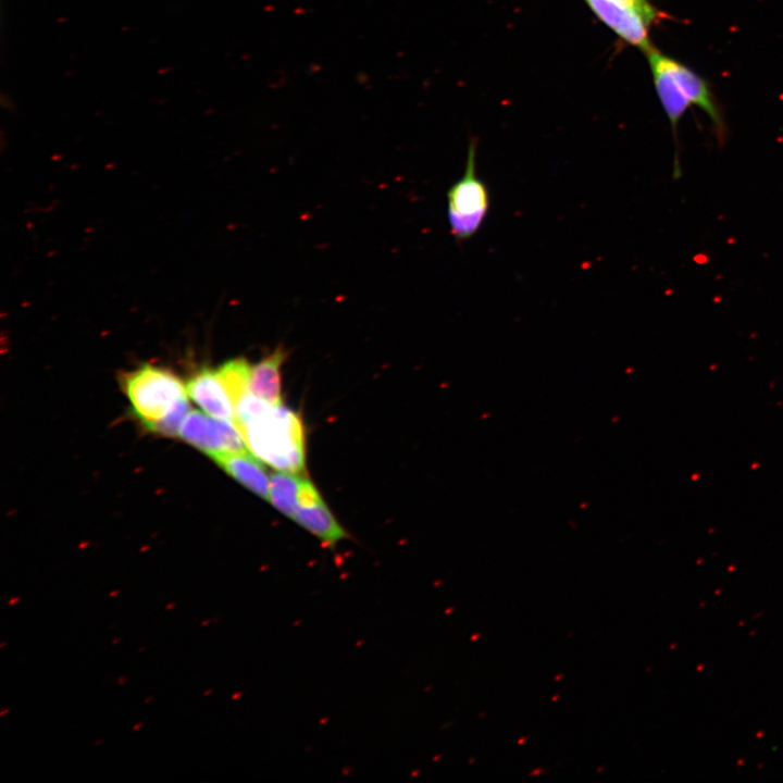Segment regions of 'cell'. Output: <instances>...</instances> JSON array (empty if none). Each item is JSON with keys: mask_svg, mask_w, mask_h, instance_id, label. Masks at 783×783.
Listing matches in <instances>:
<instances>
[{"mask_svg": "<svg viewBox=\"0 0 783 783\" xmlns=\"http://www.w3.org/2000/svg\"><path fill=\"white\" fill-rule=\"evenodd\" d=\"M643 14L649 24L659 21L662 13L659 12L648 0H619Z\"/></svg>", "mask_w": 783, "mask_h": 783, "instance_id": "15", "label": "cell"}, {"mask_svg": "<svg viewBox=\"0 0 783 783\" xmlns=\"http://www.w3.org/2000/svg\"><path fill=\"white\" fill-rule=\"evenodd\" d=\"M119 593H120V591H112V592L110 593V597H113V596H115V595L119 594Z\"/></svg>", "mask_w": 783, "mask_h": 783, "instance_id": "20", "label": "cell"}, {"mask_svg": "<svg viewBox=\"0 0 783 783\" xmlns=\"http://www.w3.org/2000/svg\"><path fill=\"white\" fill-rule=\"evenodd\" d=\"M596 16L627 44L645 53L654 47L649 39L648 21L634 8L619 0H585Z\"/></svg>", "mask_w": 783, "mask_h": 783, "instance_id": "6", "label": "cell"}, {"mask_svg": "<svg viewBox=\"0 0 783 783\" xmlns=\"http://www.w3.org/2000/svg\"><path fill=\"white\" fill-rule=\"evenodd\" d=\"M212 459L245 487L269 500L270 477L265 468L249 452L222 453Z\"/></svg>", "mask_w": 783, "mask_h": 783, "instance_id": "11", "label": "cell"}, {"mask_svg": "<svg viewBox=\"0 0 783 783\" xmlns=\"http://www.w3.org/2000/svg\"><path fill=\"white\" fill-rule=\"evenodd\" d=\"M125 681H126V676H121V678H119L117 683L120 685H122V684H124Z\"/></svg>", "mask_w": 783, "mask_h": 783, "instance_id": "17", "label": "cell"}, {"mask_svg": "<svg viewBox=\"0 0 783 783\" xmlns=\"http://www.w3.org/2000/svg\"><path fill=\"white\" fill-rule=\"evenodd\" d=\"M20 599H21V597H13L8 601V605H10V606L14 605V604L18 602Z\"/></svg>", "mask_w": 783, "mask_h": 783, "instance_id": "16", "label": "cell"}, {"mask_svg": "<svg viewBox=\"0 0 783 783\" xmlns=\"http://www.w3.org/2000/svg\"><path fill=\"white\" fill-rule=\"evenodd\" d=\"M8 712H10V709H9V708H8V709H4V710H2L0 714H1V716H4V714H7Z\"/></svg>", "mask_w": 783, "mask_h": 783, "instance_id": "21", "label": "cell"}, {"mask_svg": "<svg viewBox=\"0 0 783 783\" xmlns=\"http://www.w3.org/2000/svg\"><path fill=\"white\" fill-rule=\"evenodd\" d=\"M302 478L297 473L284 471L271 475L269 501L289 518L296 511Z\"/></svg>", "mask_w": 783, "mask_h": 783, "instance_id": "12", "label": "cell"}, {"mask_svg": "<svg viewBox=\"0 0 783 783\" xmlns=\"http://www.w3.org/2000/svg\"><path fill=\"white\" fill-rule=\"evenodd\" d=\"M175 606H176L175 602H171V604H169V605L165 606V609H166V610H170V609H172V608L175 607Z\"/></svg>", "mask_w": 783, "mask_h": 783, "instance_id": "18", "label": "cell"}, {"mask_svg": "<svg viewBox=\"0 0 783 783\" xmlns=\"http://www.w3.org/2000/svg\"><path fill=\"white\" fill-rule=\"evenodd\" d=\"M210 692H211V691H207V692L204 693V695H208V694H210Z\"/></svg>", "mask_w": 783, "mask_h": 783, "instance_id": "26", "label": "cell"}, {"mask_svg": "<svg viewBox=\"0 0 783 783\" xmlns=\"http://www.w3.org/2000/svg\"><path fill=\"white\" fill-rule=\"evenodd\" d=\"M121 384L133 413L146 430L187 399L183 382L161 366L145 364L123 374Z\"/></svg>", "mask_w": 783, "mask_h": 783, "instance_id": "2", "label": "cell"}, {"mask_svg": "<svg viewBox=\"0 0 783 783\" xmlns=\"http://www.w3.org/2000/svg\"><path fill=\"white\" fill-rule=\"evenodd\" d=\"M151 699H152V697L147 698V699L145 700V704H148Z\"/></svg>", "mask_w": 783, "mask_h": 783, "instance_id": "23", "label": "cell"}, {"mask_svg": "<svg viewBox=\"0 0 783 783\" xmlns=\"http://www.w3.org/2000/svg\"><path fill=\"white\" fill-rule=\"evenodd\" d=\"M234 424L257 458L279 471H303V426L295 412L249 393L235 407Z\"/></svg>", "mask_w": 783, "mask_h": 783, "instance_id": "1", "label": "cell"}, {"mask_svg": "<svg viewBox=\"0 0 783 783\" xmlns=\"http://www.w3.org/2000/svg\"><path fill=\"white\" fill-rule=\"evenodd\" d=\"M490 207L489 190L476 174V140L468 147L462 176L447 191V220L458 243L471 239L483 225Z\"/></svg>", "mask_w": 783, "mask_h": 783, "instance_id": "3", "label": "cell"}, {"mask_svg": "<svg viewBox=\"0 0 783 783\" xmlns=\"http://www.w3.org/2000/svg\"><path fill=\"white\" fill-rule=\"evenodd\" d=\"M141 725H142V723H137L133 726V730L136 731V730L140 729Z\"/></svg>", "mask_w": 783, "mask_h": 783, "instance_id": "19", "label": "cell"}, {"mask_svg": "<svg viewBox=\"0 0 783 783\" xmlns=\"http://www.w3.org/2000/svg\"><path fill=\"white\" fill-rule=\"evenodd\" d=\"M291 519L319 538L325 547L333 548L348 537L314 485L306 477L302 478L298 505Z\"/></svg>", "mask_w": 783, "mask_h": 783, "instance_id": "5", "label": "cell"}, {"mask_svg": "<svg viewBox=\"0 0 783 783\" xmlns=\"http://www.w3.org/2000/svg\"><path fill=\"white\" fill-rule=\"evenodd\" d=\"M216 373L235 407L247 396L251 375V366L244 358L229 360L216 369Z\"/></svg>", "mask_w": 783, "mask_h": 783, "instance_id": "13", "label": "cell"}, {"mask_svg": "<svg viewBox=\"0 0 783 783\" xmlns=\"http://www.w3.org/2000/svg\"><path fill=\"white\" fill-rule=\"evenodd\" d=\"M286 357L279 346L251 368L250 394L271 406H282L281 368Z\"/></svg>", "mask_w": 783, "mask_h": 783, "instance_id": "10", "label": "cell"}, {"mask_svg": "<svg viewBox=\"0 0 783 783\" xmlns=\"http://www.w3.org/2000/svg\"><path fill=\"white\" fill-rule=\"evenodd\" d=\"M187 394L208 414L234 423V405L216 370L202 368L187 382Z\"/></svg>", "mask_w": 783, "mask_h": 783, "instance_id": "8", "label": "cell"}, {"mask_svg": "<svg viewBox=\"0 0 783 783\" xmlns=\"http://www.w3.org/2000/svg\"><path fill=\"white\" fill-rule=\"evenodd\" d=\"M121 639H122V638H115V639L112 641V644L115 645V644H117Z\"/></svg>", "mask_w": 783, "mask_h": 783, "instance_id": "22", "label": "cell"}, {"mask_svg": "<svg viewBox=\"0 0 783 783\" xmlns=\"http://www.w3.org/2000/svg\"><path fill=\"white\" fill-rule=\"evenodd\" d=\"M102 741H103V739H100V741L96 742L95 745H99Z\"/></svg>", "mask_w": 783, "mask_h": 783, "instance_id": "24", "label": "cell"}, {"mask_svg": "<svg viewBox=\"0 0 783 783\" xmlns=\"http://www.w3.org/2000/svg\"><path fill=\"white\" fill-rule=\"evenodd\" d=\"M178 436L211 458L247 451L246 443L233 422L211 418L196 410L187 413Z\"/></svg>", "mask_w": 783, "mask_h": 783, "instance_id": "4", "label": "cell"}, {"mask_svg": "<svg viewBox=\"0 0 783 783\" xmlns=\"http://www.w3.org/2000/svg\"><path fill=\"white\" fill-rule=\"evenodd\" d=\"M651 70L655 88L666 115L676 132L680 120L692 105L668 64V55L652 48L646 53Z\"/></svg>", "mask_w": 783, "mask_h": 783, "instance_id": "7", "label": "cell"}, {"mask_svg": "<svg viewBox=\"0 0 783 783\" xmlns=\"http://www.w3.org/2000/svg\"><path fill=\"white\" fill-rule=\"evenodd\" d=\"M189 412L188 399L181 401L167 415L152 424L148 431L166 437L178 436L181 425Z\"/></svg>", "mask_w": 783, "mask_h": 783, "instance_id": "14", "label": "cell"}, {"mask_svg": "<svg viewBox=\"0 0 783 783\" xmlns=\"http://www.w3.org/2000/svg\"><path fill=\"white\" fill-rule=\"evenodd\" d=\"M208 622H209V621H203V622L201 623V625H204V624H207Z\"/></svg>", "mask_w": 783, "mask_h": 783, "instance_id": "25", "label": "cell"}, {"mask_svg": "<svg viewBox=\"0 0 783 783\" xmlns=\"http://www.w3.org/2000/svg\"><path fill=\"white\" fill-rule=\"evenodd\" d=\"M668 64L689 102L705 111L712 121L717 133L722 135L724 122L719 104L707 80L671 57H668Z\"/></svg>", "mask_w": 783, "mask_h": 783, "instance_id": "9", "label": "cell"}]
</instances>
